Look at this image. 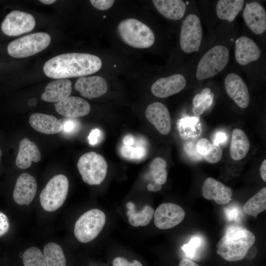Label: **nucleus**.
<instances>
[{
  "label": "nucleus",
  "instance_id": "obj_1",
  "mask_svg": "<svg viewBox=\"0 0 266 266\" xmlns=\"http://www.w3.org/2000/svg\"><path fill=\"white\" fill-rule=\"evenodd\" d=\"M99 57L88 53H69L60 54L47 61L43 69L53 79L81 77L98 71L101 66Z\"/></svg>",
  "mask_w": 266,
  "mask_h": 266
},
{
  "label": "nucleus",
  "instance_id": "obj_2",
  "mask_svg": "<svg viewBox=\"0 0 266 266\" xmlns=\"http://www.w3.org/2000/svg\"><path fill=\"white\" fill-rule=\"evenodd\" d=\"M256 241L251 231L240 227L229 228L217 245V253L230 262L242 260Z\"/></svg>",
  "mask_w": 266,
  "mask_h": 266
},
{
  "label": "nucleus",
  "instance_id": "obj_3",
  "mask_svg": "<svg viewBox=\"0 0 266 266\" xmlns=\"http://www.w3.org/2000/svg\"><path fill=\"white\" fill-rule=\"evenodd\" d=\"M117 32L125 43L134 48H149L155 41L152 30L136 19L128 18L121 21L117 26Z\"/></svg>",
  "mask_w": 266,
  "mask_h": 266
},
{
  "label": "nucleus",
  "instance_id": "obj_4",
  "mask_svg": "<svg viewBox=\"0 0 266 266\" xmlns=\"http://www.w3.org/2000/svg\"><path fill=\"white\" fill-rule=\"evenodd\" d=\"M51 37L48 33L38 32L18 38L7 46L8 54L15 58L30 57L45 49L50 44Z\"/></svg>",
  "mask_w": 266,
  "mask_h": 266
},
{
  "label": "nucleus",
  "instance_id": "obj_5",
  "mask_svg": "<svg viewBox=\"0 0 266 266\" xmlns=\"http://www.w3.org/2000/svg\"><path fill=\"white\" fill-rule=\"evenodd\" d=\"M68 187V180L65 175L53 177L40 194L39 200L42 208L48 212L59 209L66 200Z\"/></svg>",
  "mask_w": 266,
  "mask_h": 266
},
{
  "label": "nucleus",
  "instance_id": "obj_6",
  "mask_svg": "<svg viewBox=\"0 0 266 266\" xmlns=\"http://www.w3.org/2000/svg\"><path fill=\"white\" fill-rule=\"evenodd\" d=\"M77 166L83 181L89 185H100L106 177L107 163L101 155L95 152L82 155Z\"/></svg>",
  "mask_w": 266,
  "mask_h": 266
},
{
  "label": "nucleus",
  "instance_id": "obj_7",
  "mask_svg": "<svg viewBox=\"0 0 266 266\" xmlns=\"http://www.w3.org/2000/svg\"><path fill=\"white\" fill-rule=\"evenodd\" d=\"M229 60V51L226 47L214 46L201 58L197 68V78L202 80L214 76L224 69Z\"/></svg>",
  "mask_w": 266,
  "mask_h": 266
},
{
  "label": "nucleus",
  "instance_id": "obj_8",
  "mask_svg": "<svg viewBox=\"0 0 266 266\" xmlns=\"http://www.w3.org/2000/svg\"><path fill=\"white\" fill-rule=\"evenodd\" d=\"M105 214L99 209H90L83 213L76 221L74 233L82 243L89 242L96 238L105 223Z\"/></svg>",
  "mask_w": 266,
  "mask_h": 266
},
{
  "label": "nucleus",
  "instance_id": "obj_9",
  "mask_svg": "<svg viewBox=\"0 0 266 266\" xmlns=\"http://www.w3.org/2000/svg\"><path fill=\"white\" fill-rule=\"evenodd\" d=\"M202 28L199 17L190 14L183 22L180 36L182 50L186 53L199 51L202 39Z\"/></svg>",
  "mask_w": 266,
  "mask_h": 266
},
{
  "label": "nucleus",
  "instance_id": "obj_10",
  "mask_svg": "<svg viewBox=\"0 0 266 266\" xmlns=\"http://www.w3.org/2000/svg\"><path fill=\"white\" fill-rule=\"evenodd\" d=\"M35 25V20L32 14L14 10L6 16L1 24V29L6 35L15 36L31 32Z\"/></svg>",
  "mask_w": 266,
  "mask_h": 266
},
{
  "label": "nucleus",
  "instance_id": "obj_11",
  "mask_svg": "<svg viewBox=\"0 0 266 266\" xmlns=\"http://www.w3.org/2000/svg\"><path fill=\"white\" fill-rule=\"evenodd\" d=\"M154 223L160 229H171L184 219L185 212L178 204L164 203L160 204L154 212Z\"/></svg>",
  "mask_w": 266,
  "mask_h": 266
},
{
  "label": "nucleus",
  "instance_id": "obj_12",
  "mask_svg": "<svg viewBox=\"0 0 266 266\" xmlns=\"http://www.w3.org/2000/svg\"><path fill=\"white\" fill-rule=\"evenodd\" d=\"M37 190L35 178L28 173H22L17 178L13 198L19 205H29L33 200Z\"/></svg>",
  "mask_w": 266,
  "mask_h": 266
},
{
  "label": "nucleus",
  "instance_id": "obj_13",
  "mask_svg": "<svg viewBox=\"0 0 266 266\" xmlns=\"http://www.w3.org/2000/svg\"><path fill=\"white\" fill-rule=\"evenodd\" d=\"M225 87L228 96L240 108H246L250 101L247 86L237 74L231 73L225 79Z\"/></svg>",
  "mask_w": 266,
  "mask_h": 266
},
{
  "label": "nucleus",
  "instance_id": "obj_14",
  "mask_svg": "<svg viewBox=\"0 0 266 266\" xmlns=\"http://www.w3.org/2000/svg\"><path fill=\"white\" fill-rule=\"evenodd\" d=\"M145 116L149 122L161 134L166 135L171 131V119L167 108L164 104L155 102L146 108Z\"/></svg>",
  "mask_w": 266,
  "mask_h": 266
},
{
  "label": "nucleus",
  "instance_id": "obj_15",
  "mask_svg": "<svg viewBox=\"0 0 266 266\" xmlns=\"http://www.w3.org/2000/svg\"><path fill=\"white\" fill-rule=\"evenodd\" d=\"M186 81L180 74H175L166 77H162L152 85V93L156 97L165 98L179 93L185 87Z\"/></svg>",
  "mask_w": 266,
  "mask_h": 266
},
{
  "label": "nucleus",
  "instance_id": "obj_16",
  "mask_svg": "<svg viewBox=\"0 0 266 266\" xmlns=\"http://www.w3.org/2000/svg\"><path fill=\"white\" fill-rule=\"evenodd\" d=\"M75 88L82 97L92 99L105 94L107 91L108 86L102 77L81 76L77 79Z\"/></svg>",
  "mask_w": 266,
  "mask_h": 266
},
{
  "label": "nucleus",
  "instance_id": "obj_17",
  "mask_svg": "<svg viewBox=\"0 0 266 266\" xmlns=\"http://www.w3.org/2000/svg\"><path fill=\"white\" fill-rule=\"evenodd\" d=\"M56 111L68 118H76L88 114L91 110L89 103L84 99L74 96L68 97L54 104Z\"/></svg>",
  "mask_w": 266,
  "mask_h": 266
},
{
  "label": "nucleus",
  "instance_id": "obj_18",
  "mask_svg": "<svg viewBox=\"0 0 266 266\" xmlns=\"http://www.w3.org/2000/svg\"><path fill=\"white\" fill-rule=\"evenodd\" d=\"M243 17L247 27L255 34L263 33L266 30V12L258 2L247 3Z\"/></svg>",
  "mask_w": 266,
  "mask_h": 266
},
{
  "label": "nucleus",
  "instance_id": "obj_19",
  "mask_svg": "<svg viewBox=\"0 0 266 266\" xmlns=\"http://www.w3.org/2000/svg\"><path fill=\"white\" fill-rule=\"evenodd\" d=\"M204 198L213 200L218 204H226L231 200L233 191L231 188L212 177L206 178L202 186Z\"/></svg>",
  "mask_w": 266,
  "mask_h": 266
},
{
  "label": "nucleus",
  "instance_id": "obj_20",
  "mask_svg": "<svg viewBox=\"0 0 266 266\" xmlns=\"http://www.w3.org/2000/svg\"><path fill=\"white\" fill-rule=\"evenodd\" d=\"M261 52L257 44L249 37L242 36L235 41V59L240 65H246L258 60Z\"/></svg>",
  "mask_w": 266,
  "mask_h": 266
},
{
  "label": "nucleus",
  "instance_id": "obj_21",
  "mask_svg": "<svg viewBox=\"0 0 266 266\" xmlns=\"http://www.w3.org/2000/svg\"><path fill=\"white\" fill-rule=\"evenodd\" d=\"M41 157L36 144L28 138H24L19 143L15 164L18 167L26 169L31 166L32 162H38Z\"/></svg>",
  "mask_w": 266,
  "mask_h": 266
},
{
  "label": "nucleus",
  "instance_id": "obj_22",
  "mask_svg": "<svg viewBox=\"0 0 266 266\" xmlns=\"http://www.w3.org/2000/svg\"><path fill=\"white\" fill-rule=\"evenodd\" d=\"M29 123L36 131L48 134L61 132L63 130L62 122L53 115L43 113H33L30 117Z\"/></svg>",
  "mask_w": 266,
  "mask_h": 266
},
{
  "label": "nucleus",
  "instance_id": "obj_23",
  "mask_svg": "<svg viewBox=\"0 0 266 266\" xmlns=\"http://www.w3.org/2000/svg\"><path fill=\"white\" fill-rule=\"evenodd\" d=\"M71 91V82L69 80L59 79L46 86L41 98L47 102H58L69 97Z\"/></svg>",
  "mask_w": 266,
  "mask_h": 266
},
{
  "label": "nucleus",
  "instance_id": "obj_24",
  "mask_svg": "<svg viewBox=\"0 0 266 266\" xmlns=\"http://www.w3.org/2000/svg\"><path fill=\"white\" fill-rule=\"evenodd\" d=\"M153 3L158 12L169 19H180L186 11V4L181 0H154Z\"/></svg>",
  "mask_w": 266,
  "mask_h": 266
},
{
  "label": "nucleus",
  "instance_id": "obj_25",
  "mask_svg": "<svg viewBox=\"0 0 266 266\" xmlns=\"http://www.w3.org/2000/svg\"><path fill=\"white\" fill-rule=\"evenodd\" d=\"M250 148V142L246 133L239 129L232 132L230 154L232 159L239 161L247 155Z\"/></svg>",
  "mask_w": 266,
  "mask_h": 266
},
{
  "label": "nucleus",
  "instance_id": "obj_26",
  "mask_svg": "<svg viewBox=\"0 0 266 266\" xmlns=\"http://www.w3.org/2000/svg\"><path fill=\"white\" fill-rule=\"evenodd\" d=\"M244 2L243 0H219L216 6L217 15L231 22L241 10Z\"/></svg>",
  "mask_w": 266,
  "mask_h": 266
},
{
  "label": "nucleus",
  "instance_id": "obj_27",
  "mask_svg": "<svg viewBox=\"0 0 266 266\" xmlns=\"http://www.w3.org/2000/svg\"><path fill=\"white\" fill-rule=\"evenodd\" d=\"M128 208L127 215L129 222L133 227L145 226L149 224L154 214V209L148 205L143 207L139 212L135 211L133 203L129 202L126 205Z\"/></svg>",
  "mask_w": 266,
  "mask_h": 266
},
{
  "label": "nucleus",
  "instance_id": "obj_28",
  "mask_svg": "<svg viewBox=\"0 0 266 266\" xmlns=\"http://www.w3.org/2000/svg\"><path fill=\"white\" fill-rule=\"evenodd\" d=\"M266 209V188L264 187L249 199L243 206L244 212L256 218L261 212Z\"/></svg>",
  "mask_w": 266,
  "mask_h": 266
},
{
  "label": "nucleus",
  "instance_id": "obj_29",
  "mask_svg": "<svg viewBox=\"0 0 266 266\" xmlns=\"http://www.w3.org/2000/svg\"><path fill=\"white\" fill-rule=\"evenodd\" d=\"M43 255L47 266H66L65 256L58 244L50 242L45 245Z\"/></svg>",
  "mask_w": 266,
  "mask_h": 266
},
{
  "label": "nucleus",
  "instance_id": "obj_30",
  "mask_svg": "<svg viewBox=\"0 0 266 266\" xmlns=\"http://www.w3.org/2000/svg\"><path fill=\"white\" fill-rule=\"evenodd\" d=\"M166 165V161L160 157L155 158L151 162L150 171L156 183L162 185L166 182L167 176Z\"/></svg>",
  "mask_w": 266,
  "mask_h": 266
},
{
  "label": "nucleus",
  "instance_id": "obj_31",
  "mask_svg": "<svg viewBox=\"0 0 266 266\" xmlns=\"http://www.w3.org/2000/svg\"><path fill=\"white\" fill-rule=\"evenodd\" d=\"M24 266H47L44 255L37 247L28 248L23 257Z\"/></svg>",
  "mask_w": 266,
  "mask_h": 266
},
{
  "label": "nucleus",
  "instance_id": "obj_32",
  "mask_svg": "<svg viewBox=\"0 0 266 266\" xmlns=\"http://www.w3.org/2000/svg\"><path fill=\"white\" fill-rule=\"evenodd\" d=\"M121 154L124 158L133 160H139L144 158L146 154V150L142 145L133 147L132 146L123 145L121 148Z\"/></svg>",
  "mask_w": 266,
  "mask_h": 266
},
{
  "label": "nucleus",
  "instance_id": "obj_33",
  "mask_svg": "<svg viewBox=\"0 0 266 266\" xmlns=\"http://www.w3.org/2000/svg\"><path fill=\"white\" fill-rule=\"evenodd\" d=\"M222 155V149L220 145L213 143L210 150L203 157L208 163L215 164L221 160Z\"/></svg>",
  "mask_w": 266,
  "mask_h": 266
},
{
  "label": "nucleus",
  "instance_id": "obj_34",
  "mask_svg": "<svg viewBox=\"0 0 266 266\" xmlns=\"http://www.w3.org/2000/svg\"><path fill=\"white\" fill-rule=\"evenodd\" d=\"M201 243V239L198 236L193 237L190 241L182 247L188 257L193 258L197 249L200 247Z\"/></svg>",
  "mask_w": 266,
  "mask_h": 266
},
{
  "label": "nucleus",
  "instance_id": "obj_35",
  "mask_svg": "<svg viewBox=\"0 0 266 266\" xmlns=\"http://www.w3.org/2000/svg\"><path fill=\"white\" fill-rule=\"evenodd\" d=\"M63 130L62 131L66 134H72L76 133L79 128L80 123L75 118H68L64 120L62 122Z\"/></svg>",
  "mask_w": 266,
  "mask_h": 266
},
{
  "label": "nucleus",
  "instance_id": "obj_36",
  "mask_svg": "<svg viewBox=\"0 0 266 266\" xmlns=\"http://www.w3.org/2000/svg\"><path fill=\"white\" fill-rule=\"evenodd\" d=\"M214 98V94L211 92L207 97L200 104L194 106L193 108V111L195 114L200 115L202 114L204 111L208 109L212 104Z\"/></svg>",
  "mask_w": 266,
  "mask_h": 266
},
{
  "label": "nucleus",
  "instance_id": "obj_37",
  "mask_svg": "<svg viewBox=\"0 0 266 266\" xmlns=\"http://www.w3.org/2000/svg\"><path fill=\"white\" fill-rule=\"evenodd\" d=\"M212 144L205 138L199 139L196 145L197 152L202 156L206 155L210 150Z\"/></svg>",
  "mask_w": 266,
  "mask_h": 266
},
{
  "label": "nucleus",
  "instance_id": "obj_38",
  "mask_svg": "<svg viewBox=\"0 0 266 266\" xmlns=\"http://www.w3.org/2000/svg\"><path fill=\"white\" fill-rule=\"evenodd\" d=\"M113 266H143L138 261L134 260L132 262L128 261L126 259L118 257L113 261Z\"/></svg>",
  "mask_w": 266,
  "mask_h": 266
},
{
  "label": "nucleus",
  "instance_id": "obj_39",
  "mask_svg": "<svg viewBox=\"0 0 266 266\" xmlns=\"http://www.w3.org/2000/svg\"><path fill=\"white\" fill-rule=\"evenodd\" d=\"M92 5L99 10H106L110 8L114 3L113 0H91Z\"/></svg>",
  "mask_w": 266,
  "mask_h": 266
},
{
  "label": "nucleus",
  "instance_id": "obj_40",
  "mask_svg": "<svg viewBox=\"0 0 266 266\" xmlns=\"http://www.w3.org/2000/svg\"><path fill=\"white\" fill-rule=\"evenodd\" d=\"M10 228V224L7 216L0 211V237L6 234Z\"/></svg>",
  "mask_w": 266,
  "mask_h": 266
},
{
  "label": "nucleus",
  "instance_id": "obj_41",
  "mask_svg": "<svg viewBox=\"0 0 266 266\" xmlns=\"http://www.w3.org/2000/svg\"><path fill=\"white\" fill-rule=\"evenodd\" d=\"M225 213L226 218L230 221H237L240 216L238 208L233 206L226 208Z\"/></svg>",
  "mask_w": 266,
  "mask_h": 266
},
{
  "label": "nucleus",
  "instance_id": "obj_42",
  "mask_svg": "<svg viewBox=\"0 0 266 266\" xmlns=\"http://www.w3.org/2000/svg\"><path fill=\"white\" fill-rule=\"evenodd\" d=\"M210 93V89L209 88H205L201 91L200 94L196 95L193 100L194 106L200 104Z\"/></svg>",
  "mask_w": 266,
  "mask_h": 266
},
{
  "label": "nucleus",
  "instance_id": "obj_43",
  "mask_svg": "<svg viewBox=\"0 0 266 266\" xmlns=\"http://www.w3.org/2000/svg\"><path fill=\"white\" fill-rule=\"evenodd\" d=\"M101 133L99 129L92 130L88 136L89 143L92 145L97 144L100 140Z\"/></svg>",
  "mask_w": 266,
  "mask_h": 266
},
{
  "label": "nucleus",
  "instance_id": "obj_44",
  "mask_svg": "<svg viewBox=\"0 0 266 266\" xmlns=\"http://www.w3.org/2000/svg\"><path fill=\"white\" fill-rule=\"evenodd\" d=\"M123 144L125 146H132L134 142L133 136L131 134L126 135L123 140Z\"/></svg>",
  "mask_w": 266,
  "mask_h": 266
},
{
  "label": "nucleus",
  "instance_id": "obj_45",
  "mask_svg": "<svg viewBox=\"0 0 266 266\" xmlns=\"http://www.w3.org/2000/svg\"><path fill=\"white\" fill-rule=\"evenodd\" d=\"M178 266H200L197 264L188 259L181 260Z\"/></svg>",
  "mask_w": 266,
  "mask_h": 266
},
{
  "label": "nucleus",
  "instance_id": "obj_46",
  "mask_svg": "<svg viewBox=\"0 0 266 266\" xmlns=\"http://www.w3.org/2000/svg\"><path fill=\"white\" fill-rule=\"evenodd\" d=\"M260 174L262 179L266 182V160L265 159L260 168Z\"/></svg>",
  "mask_w": 266,
  "mask_h": 266
},
{
  "label": "nucleus",
  "instance_id": "obj_47",
  "mask_svg": "<svg viewBox=\"0 0 266 266\" xmlns=\"http://www.w3.org/2000/svg\"><path fill=\"white\" fill-rule=\"evenodd\" d=\"M162 188V185L158 184L154 181L152 183H149L147 185V189L151 191H158L161 190Z\"/></svg>",
  "mask_w": 266,
  "mask_h": 266
},
{
  "label": "nucleus",
  "instance_id": "obj_48",
  "mask_svg": "<svg viewBox=\"0 0 266 266\" xmlns=\"http://www.w3.org/2000/svg\"><path fill=\"white\" fill-rule=\"evenodd\" d=\"M225 134L224 133H220L216 135V139L214 143L218 144V143L223 142L225 140Z\"/></svg>",
  "mask_w": 266,
  "mask_h": 266
},
{
  "label": "nucleus",
  "instance_id": "obj_49",
  "mask_svg": "<svg viewBox=\"0 0 266 266\" xmlns=\"http://www.w3.org/2000/svg\"><path fill=\"white\" fill-rule=\"evenodd\" d=\"M41 3L45 4H51L56 1L55 0H39Z\"/></svg>",
  "mask_w": 266,
  "mask_h": 266
},
{
  "label": "nucleus",
  "instance_id": "obj_50",
  "mask_svg": "<svg viewBox=\"0 0 266 266\" xmlns=\"http://www.w3.org/2000/svg\"><path fill=\"white\" fill-rule=\"evenodd\" d=\"M36 104V100L35 99H32L29 102L30 105H34Z\"/></svg>",
  "mask_w": 266,
  "mask_h": 266
},
{
  "label": "nucleus",
  "instance_id": "obj_51",
  "mask_svg": "<svg viewBox=\"0 0 266 266\" xmlns=\"http://www.w3.org/2000/svg\"><path fill=\"white\" fill-rule=\"evenodd\" d=\"M1 156H2V151L0 148V164Z\"/></svg>",
  "mask_w": 266,
  "mask_h": 266
},
{
  "label": "nucleus",
  "instance_id": "obj_52",
  "mask_svg": "<svg viewBox=\"0 0 266 266\" xmlns=\"http://www.w3.org/2000/svg\"><path fill=\"white\" fill-rule=\"evenodd\" d=\"M105 17H106V16H105V15H104V16H103V18H105Z\"/></svg>",
  "mask_w": 266,
  "mask_h": 266
},
{
  "label": "nucleus",
  "instance_id": "obj_53",
  "mask_svg": "<svg viewBox=\"0 0 266 266\" xmlns=\"http://www.w3.org/2000/svg\"><path fill=\"white\" fill-rule=\"evenodd\" d=\"M114 67H116V65H115L114 66Z\"/></svg>",
  "mask_w": 266,
  "mask_h": 266
}]
</instances>
